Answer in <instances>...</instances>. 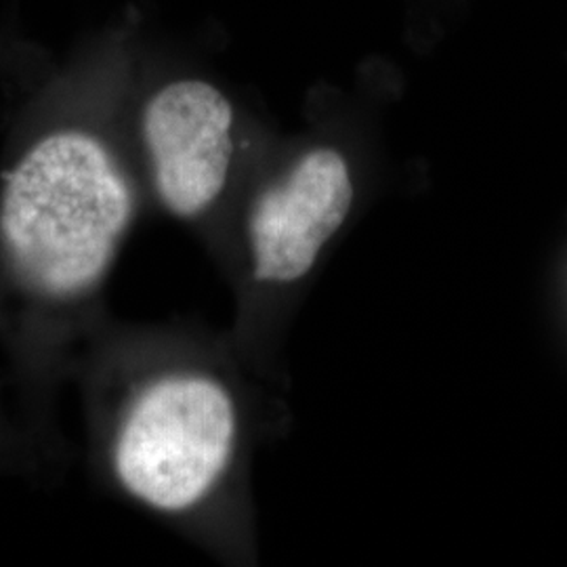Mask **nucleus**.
<instances>
[{"mask_svg": "<svg viewBox=\"0 0 567 567\" xmlns=\"http://www.w3.org/2000/svg\"><path fill=\"white\" fill-rule=\"evenodd\" d=\"M145 41L126 9L49 61L0 154V347L49 471L65 450L61 391L112 320L107 288L147 200L126 126Z\"/></svg>", "mask_w": 567, "mask_h": 567, "instance_id": "nucleus-1", "label": "nucleus"}, {"mask_svg": "<svg viewBox=\"0 0 567 567\" xmlns=\"http://www.w3.org/2000/svg\"><path fill=\"white\" fill-rule=\"evenodd\" d=\"M72 383L89 471L114 498L182 517L221 487L240 440L238 402L221 379L147 364L140 334L112 318Z\"/></svg>", "mask_w": 567, "mask_h": 567, "instance_id": "nucleus-2", "label": "nucleus"}, {"mask_svg": "<svg viewBox=\"0 0 567 567\" xmlns=\"http://www.w3.org/2000/svg\"><path fill=\"white\" fill-rule=\"evenodd\" d=\"M126 126L145 196L198 224L243 175L250 140L240 103L206 68L147 41L126 102Z\"/></svg>", "mask_w": 567, "mask_h": 567, "instance_id": "nucleus-3", "label": "nucleus"}, {"mask_svg": "<svg viewBox=\"0 0 567 567\" xmlns=\"http://www.w3.org/2000/svg\"><path fill=\"white\" fill-rule=\"evenodd\" d=\"M355 200V173L334 143H311L252 187L244 236L255 284L301 280Z\"/></svg>", "mask_w": 567, "mask_h": 567, "instance_id": "nucleus-4", "label": "nucleus"}, {"mask_svg": "<svg viewBox=\"0 0 567 567\" xmlns=\"http://www.w3.org/2000/svg\"><path fill=\"white\" fill-rule=\"evenodd\" d=\"M47 471L49 466L21 416L9 379L0 374V475Z\"/></svg>", "mask_w": 567, "mask_h": 567, "instance_id": "nucleus-5", "label": "nucleus"}, {"mask_svg": "<svg viewBox=\"0 0 567 567\" xmlns=\"http://www.w3.org/2000/svg\"><path fill=\"white\" fill-rule=\"evenodd\" d=\"M425 9H440V11H456L465 0H410Z\"/></svg>", "mask_w": 567, "mask_h": 567, "instance_id": "nucleus-6", "label": "nucleus"}]
</instances>
